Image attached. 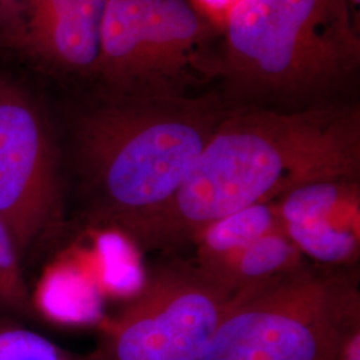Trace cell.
<instances>
[{
  "label": "cell",
  "instance_id": "ac0fdd59",
  "mask_svg": "<svg viewBox=\"0 0 360 360\" xmlns=\"http://www.w3.org/2000/svg\"><path fill=\"white\" fill-rule=\"evenodd\" d=\"M348 3H349V7H351V10H352V13L355 15V18H358L359 15V4L360 0H348ZM359 19V18H358Z\"/></svg>",
  "mask_w": 360,
  "mask_h": 360
},
{
  "label": "cell",
  "instance_id": "52a82bcc",
  "mask_svg": "<svg viewBox=\"0 0 360 360\" xmlns=\"http://www.w3.org/2000/svg\"><path fill=\"white\" fill-rule=\"evenodd\" d=\"M282 229L302 255L324 267H352L360 254L359 176L312 180L278 200Z\"/></svg>",
  "mask_w": 360,
  "mask_h": 360
},
{
  "label": "cell",
  "instance_id": "8992f818",
  "mask_svg": "<svg viewBox=\"0 0 360 360\" xmlns=\"http://www.w3.org/2000/svg\"><path fill=\"white\" fill-rule=\"evenodd\" d=\"M65 180L44 117L16 91L0 87V219L22 259L65 219Z\"/></svg>",
  "mask_w": 360,
  "mask_h": 360
},
{
  "label": "cell",
  "instance_id": "7c38bea8",
  "mask_svg": "<svg viewBox=\"0 0 360 360\" xmlns=\"http://www.w3.org/2000/svg\"><path fill=\"white\" fill-rule=\"evenodd\" d=\"M306 263L283 229H278L259 238L235 257L226 270L223 282L236 294L288 274Z\"/></svg>",
  "mask_w": 360,
  "mask_h": 360
},
{
  "label": "cell",
  "instance_id": "2e32d148",
  "mask_svg": "<svg viewBox=\"0 0 360 360\" xmlns=\"http://www.w3.org/2000/svg\"><path fill=\"white\" fill-rule=\"evenodd\" d=\"M193 7L202 13L210 23L223 31L226 19L232 8L240 0H190Z\"/></svg>",
  "mask_w": 360,
  "mask_h": 360
},
{
  "label": "cell",
  "instance_id": "5bb4252c",
  "mask_svg": "<svg viewBox=\"0 0 360 360\" xmlns=\"http://www.w3.org/2000/svg\"><path fill=\"white\" fill-rule=\"evenodd\" d=\"M0 360H77L46 336L0 315Z\"/></svg>",
  "mask_w": 360,
  "mask_h": 360
},
{
  "label": "cell",
  "instance_id": "4fadbf2b",
  "mask_svg": "<svg viewBox=\"0 0 360 360\" xmlns=\"http://www.w3.org/2000/svg\"><path fill=\"white\" fill-rule=\"evenodd\" d=\"M22 262L11 232L0 219V312L16 318H32L31 290Z\"/></svg>",
  "mask_w": 360,
  "mask_h": 360
},
{
  "label": "cell",
  "instance_id": "3957f363",
  "mask_svg": "<svg viewBox=\"0 0 360 360\" xmlns=\"http://www.w3.org/2000/svg\"><path fill=\"white\" fill-rule=\"evenodd\" d=\"M358 23L348 0H240L223 27L224 99L242 108L333 90L359 65Z\"/></svg>",
  "mask_w": 360,
  "mask_h": 360
},
{
  "label": "cell",
  "instance_id": "5b68a950",
  "mask_svg": "<svg viewBox=\"0 0 360 360\" xmlns=\"http://www.w3.org/2000/svg\"><path fill=\"white\" fill-rule=\"evenodd\" d=\"M233 295L193 259L172 255L103 323L87 360H199Z\"/></svg>",
  "mask_w": 360,
  "mask_h": 360
},
{
  "label": "cell",
  "instance_id": "30bf717a",
  "mask_svg": "<svg viewBox=\"0 0 360 360\" xmlns=\"http://www.w3.org/2000/svg\"><path fill=\"white\" fill-rule=\"evenodd\" d=\"M107 0H77L41 26L31 28L32 41L55 63L72 70L99 68Z\"/></svg>",
  "mask_w": 360,
  "mask_h": 360
},
{
  "label": "cell",
  "instance_id": "277c9868",
  "mask_svg": "<svg viewBox=\"0 0 360 360\" xmlns=\"http://www.w3.org/2000/svg\"><path fill=\"white\" fill-rule=\"evenodd\" d=\"M358 327L354 267L306 263L236 292L199 360H336Z\"/></svg>",
  "mask_w": 360,
  "mask_h": 360
},
{
  "label": "cell",
  "instance_id": "7a4b0ae2",
  "mask_svg": "<svg viewBox=\"0 0 360 360\" xmlns=\"http://www.w3.org/2000/svg\"><path fill=\"white\" fill-rule=\"evenodd\" d=\"M231 108L219 94L114 95L82 114L74 158L86 221L124 235L165 206Z\"/></svg>",
  "mask_w": 360,
  "mask_h": 360
},
{
  "label": "cell",
  "instance_id": "ba28073f",
  "mask_svg": "<svg viewBox=\"0 0 360 360\" xmlns=\"http://www.w3.org/2000/svg\"><path fill=\"white\" fill-rule=\"evenodd\" d=\"M155 72L166 94L186 95L188 86L220 75L214 52L217 27L190 0H139Z\"/></svg>",
  "mask_w": 360,
  "mask_h": 360
},
{
  "label": "cell",
  "instance_id": "e0dca14e",
  "mask_svg": "<svg viewBox=\"0 0 360 360\" xmlns=\"http://www.w3.org/2000/svg\"><path fill=\"white\" fill-rule=\"evenodd\" d=\"M336 360H360V327L348 335Z\"/></svg>",
  "mask_w": 360,
  "mask_h": 360
},
{
  "label": "cell",
  "instance_id": "9a60e30c",
  "mask_svg": "<svg viewBox=\"0 0 360 360\" xmlns=\"http://www.w3.org/2000/svg\"><path fill=\"white\" fill-rule=\"evenodd\" d=\"M75 1L77 0H30L31 28L41 26L51 20L52 18L75 4Z\"/></svg>",
  "mask_w": 360,
  "mask_h": 360
},
{
  "label": "cell",
  "instance_id": "9c48e42d",
  "mask_svg": "<svg viewBox=\"0 0 360 360\" xmlns=\"http://www.w3.org/2000/svg\"><path fill=\"white\" fill-rule=\"evenodd\" d=\"M99 70L115 95H169L155 72L139 0H107Z\"/></svg>",
  "mask_w": 360,
  "mask_h": 360
},
{
  "label": "cell",
  "instance_id": "8fae6325",
  "mask_svg": "<svg viewBox=\"0 0 360 360\" xmlns=\"http://www.w3.org/2000/svg\"><path fill=\"white\" fill-rule=\"evenodd\" d=\"M278 229L282 224L276 200L247 207L210 223L199 232L190 245H195L193 260L224 284L223 276L233 259L259 238Z\"/></svg>",
  "mask_w": 360,
  "mask_h": 360
},
{
  "label": "cell",
  "instance_id": "6da1fadb",
  "mask_svg": "<svg viewBox=\"0 0 360 360\" xmlns=\"http://www.w3.org/2000/svg\"><path fill=\"white\" fill-rule=\"evenodd\" d=\"M335 176H360L355 107L231 108L178 193L120 236L172 255L218 219Z\"/></svg>",
  "mask_w": 360,
  "mask_h": 360
}]
</instances>
